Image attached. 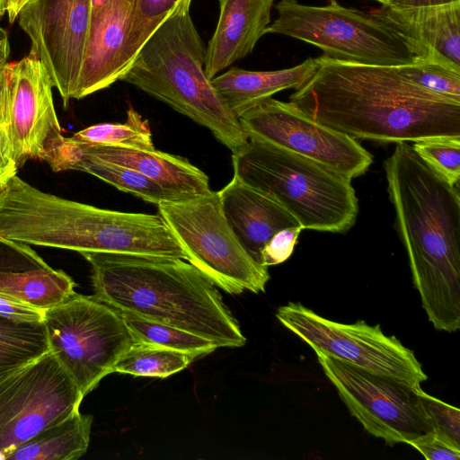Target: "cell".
<instances>
[{
    "instance_id": "obj_1",
    "label": "cell",
    "mask_w": 460,
    "mask_h": 460,
    "mask_svg": "<svg viewBox=\"0 0 460 460\" xmlns=\"http://www.w3.org/2000/svg\"><path fill=\"white\" fill-rule=\"evenodd\" d=\"M316 59L314 75L289 97L316 121L379 143L460 137V102L420 88L397 66Z\"/></svg>"
},
{
    "instance_id": "obj_2",
    "label": "cell",
    "mask_w": 460,
    "mask_h": 460,
    "mask_svg": "<svg viewBox=\"0 0 460 460\" xmlns=\"http://www.w3.org/2000/svg\"><path fill=\"white\" fill-rule=\"evenodd\" d=\"M387 190L412 279L438 331L460 327V195L406 142L385 161Z\"/></svg>"
},
{
    "instance_id": "obj_3",
    "label": "cell",
    "mask_w": 460,
    "mask_h": 460,
    "mask_svg": "<svg viewBox=\"0 0 460 460\" xmlns=\"http://www.w3.org/2000/svg\"><path fill=\"white\" fill-rule=\"evenodd\" d=\"M94 296L119 312L201 336L217 347L246 338L217 286L180 258L83 252Z\"/></svg>"
},
{
    "instance_id": "obj_4",
    "label": "cell",
    "mask_w": 460,
    "mask_h": 460,
    "mask_svg": "<svg viewBox=\"0 0 460 460\" xmlns=\"http://www.w3.org/2000/svg\"><path fill=\"white\" fill-rule=\"evenodd\" d=\"M0 238L80 252L186 255L159 214L122 212L44 192L15 175L0 190Z\"/></svg>"
},
{
    "instance_id": "obj_5",
    "label": "cell",
    "mask_w": 460,
    "mask_h": 460,
    "mask_svg": "<svg viewBox=\"0 0 460 460\" xmlns=\"http://www.w3.org/2000/svg\"><path fill=\"white\" fill-rule=\"evenodd\" d=\"M182 0L146 40L120 77L206 127L232 153L248 141L205 73L206 47Z\"/></svg>"
},
{
    "instance_id": "obj_6",
    "label": "cell",
    "mask_w": 460,
    "mask_h": 460,
    "mask_svg": "<svg viewBox=\"0 0 460 460\" xmlns=\"http://www.w3.org/2000/svg\"><path fill=\"white\" fill-rule=\"evenodd\" d=\"M232 163L234 174L275 199L303 229L345 233L356 222L351 180L319 163L254 138L233 153Z\"/></svg>"
},
{
    "instance_id": "obj_7",
    "label": "cell",
    "mask_w": 460,
    "mask_h": 460,
    "mask_svg": "<svg viewBox=\"0 0 460 460\" xmlns=\"http://www.w3.org/2000/svg\"><path fill=\"white\" fill-rule=\"evenodd\" d=\"M278 18L266 33L283 34L320 48L337 60L377 66H402L416 56L395 31L371 12L339 4L324 6L281 0Z\"/></svg>"
},
{
    "instance_id": "obj_8",
    "label": "cell",
    "mask_w": 460,
    "mask_h": 460,
    "mask_svg": "<svg viewBox=\"0 0 460 460\" xmlns=\"http://www.w3.org/2000/svg\"><path fill=\"white\" fill-rule=\"evenodd\" d=\"M186 261L230 295L244 290L264 292L268 268L244 250L223 213L218 192L213 190L157 206Z\"/></svg>"
},
{
    "instance_id": "obj_9",
    "label": "cell",
    "mask_w": 460,
    "mask_h": 460,
    "mask_svg": "<svg viewBox=\"0 0 460 460\" xmlns=\"http://www.w3.org/2000/svg\"><path fill=\"white\" fill-rule=\"evenodd\" d=\"M42 323L49 351L84 397L134 342L120 313L94 296L75 292L46 309Z\"/></svg>"
},
{
    "instance_id": "obj_10",
    "label": "cell",
    "mask_w": 460,
    "mask_h": 460,
    "mask_svg": "<svg viewBox=\"0 0 460 460\" xmlns=\"http://www.w3.org/2000/svg\"><path fill=\"white\" fill-rule=\"evenodd\" d=\"M276 317L315 352L366 370L388 376L414 387L428 379L412 350L380 325L364 321L341 323L326 319L300 303L280 306Z\"/></svg>"
},
{
    "instance_id": "obj_11",
    "label": "cell",
    "mask_w": 460,
    "mask_h": 460,
    "mask_svg": "<svg viewBox=\"0 0 460 460\" xmlns=\"http://www.w3.org/2000/svg\"><path fill=\"white\" fill-rule=\"evenodd\" d=\"M315 353L349 411L369 434L393 446L432 431L419 397L420 386Z\"/></svg>"
},
{
    "instance_id": "obj_12",
    "label": "cell",
    "mask_w": 460,
    "mask_h": 460,
    "mask_svg": "<svg viewBox=\"0 0 460 460\" xmlns=\"http://www.w3.org/2000/svg\"><path fill=\"white\" fill-rule=\"evenodd\" d=\"M79 389L49 350L0 377V457L79 410Z\"/></svg>"
},
{
    "instance_id": "obj_13",
    "label": "cell",
    "mask_w": 460,
    "mask_h": 460,
    "mask_svg": "<svg viewBox=\"0 0 460 460\" xmlns=\"http://www.w3.org/2000/svg\"><path fill=\"white\" fill-rule=\"evenodd\" d=\"M238 120L248 138L303 155L349 180L364 174L373 162L355 138L316 121L290 102L268 98Z\"/></svg>"
},
{
    "instance_id": "obj_14",
    "label": "cell",
    "mask_w": 460,
    "mask_h": 460,
    "mask_svg": "<svg viewBox=\"0 0 460 460\" xmlns=\"http://www.w3.org/2000/svg\"><path fill=\"white\" fill-rule=\"evenodd\" d=\"M92 16L91 0H31L18 14L28 56L46 67L66 107L75 99Z\"/></svg>"
},
{
    "instance_id": "obj_15",
    "label": "cell",
    "mask_w": 460,
    "mask_h": 460,
    "mask_svg": "<svg viewBox=\"0 0 460 460\" xmlns=\"http://www.w3.org/2000/svg\"><path fill=\"white\" fill-rule=\"evenodd\" d=\"M4 79L17 167L31 158L46 161L64 137L48 70L39 59L27 56L6 64Z\"/></svg>"
},
{
    "instance_id": "obj_16",
    "label": "cell",
    "mask_w": 460,
    "mask_h": 460,
    "mask_svg": "<svg viewBox=\"0 0 460 460\" xmlns=\"http://www.w3.org/2000/svg\"><path fill=\"white\" fill-rule=\"evenodd\" d=\"M137 0H110L91 16L75 99L79 100L119 80L140 51L132 39Z\"/></svg>"
},
{
    "instance_id": "obj_17",
    "label": "cell",
    "mask_w": 460,
    "mask_h": 460,
    "mask_svg": "<svg viewBox=\"0 0 460 460\" xmlns=\"http://www.w3.org/2000/svg\"><path fill=\"white\" fill-rule=\"evenodd\" d=\"M217 192L231 229L248 254L261 265V251L277 232L301 226L275 199L245 183L235 174Z\"/></svg>"
},
{
    "instance_id": "obj_18",
    "label": "cell",
    "mask_w": 460,
    "mask_h": 460,
    "mask_svg": "<svg viewBox=\"0 0 460 460\" xmlns=\"http://www.w3.org/2000/svg\"><path fill=\"white\" fill-rule=\"evenodd\" d=\"M395 31L417 58L444 57L460 66V0L439 5L370 11Z\"/></svg>"
},
{
    "instance_id": "obj_19",
    "label": "cell",
    "mask_w": 460,
    "mask_h": 460,
    "mask_svg": "<svg viewBox=\"0 0 460 460\" xmlns=\"http://www.w3.org/2000/svg\"><path fill=\"white\" fill-rule=\"evenodd\" d=\"M274 0H219L215 32L206 48L204 69L209 80L254 49L270 24Z\"/></svg>"
},
{
    "instance_id": "obj_20",
    "label": "cell",
    "mask_w": 460,
    "mask_h": 460,
    "mask_svg": "<svg viewBox=\"0 0 460 460\" xmlns=\"http://www.w3.org/2000/svg\"><path fill=\"white\" fill-rule=\"evenodd\" d=\"M83 154L134 169L166 190L185 199L212 191L208 175L184 157L155 148L144 150L117 146L88 144L71 137Z\"/></svg>"
},
{
    "instance_id": "obj_21",
    "label": "cell",
    "mask_w": 460,
    "mask_h": 460,
    "mask_svg": "<svg viewBox=\"0 0 460 460\" xmlns=\"http://www.w3.org/2000/svg\"><path fill=\"white\" fill-rule=\"evenodd\" d=\"M316 58L279 70L250 71L232 67L211 83L229 110L238 118L257 103L287 89H298L316 72Z\"/></svg>"
},
{
    "instance_id": "obj_22",
    "label": "cell",
    "mask_w": 460,
    "mask_h": 460,
    "mask_svg": "<svg viewBox=\"0 0 460 460\" xmlns=\"http://www.w3.org/2000/svg\"><path fill=\"white\" fill-rule=\"evenodd\" d=\"M93 416L79 410L65 420L39 432L5 459L14 460H75L89 447Z\"/></svg>"
},
{
    "instance_id": "obj_23",
    "label": "cell",
    "mask_w": 460,
    "mask_h": 460,
    "mask_svg": "<svg viewBox=\"0 0 460 460\" xmlns=\"http://www.w3.org/2000/svg\"><path fill=\"white\" fill-rule=\"evenodd\" d=\"M75 283L61 270L50 266L18 271L0 270V292L46 310L75 293Z\"/></svg>"
},
{
    "instance_id": "obj_24",
    "label": "cell",
    "mask_w": 460,
    "mask_h": 460,
    "mask_svg": "<svg viewBox=\"0 0 460 460\" xmlns=\"http://www.w3.org/2000/svg\"><path fill=\"white\" fill-rule=\"evenodd\" d=\"M49 350L43 323L0 317V377Z\"/></svg>"
},
{
    "instance_id": "obj_25",
    "label": "cell",
    "mask_w": 460,
    "mask_h": 460,
    "mask_svg": "<svg viewBox=\"0 0 460 460\" xmlns=\"http://www.w3.org/2000/svg\"><path fill=\"white\" fill-rule=\"evenodd\" d=\"M195 357L172 349L134 341L117 360L113 373L164 378L185 369Z\"/></svg>"
},
{
    "instance_id": "obj_26",
    "label": "cell",
    "mask_w": 460,
    "mask_h": 460,
    "mask_svg": "<svg viewBox=\"0 0 460 460\" xmlns=\"http://www.w3.org/2000/svg\"><path fill=\"white\" fill-rule=\"evenodd\" d=\"M119 313L134 341L172 349L196 358L210 354L217 348L211 341L190 332L129 313Z\"/></svg>"
},
{
    "instance_id": "obj_27",
    "label": "cell",
    "mask_w": 460,
    "mask_h": 460,
    "mask_svg": "<svg viewBox=\"0 0 460 460\" xmlns=\"http://www.w3.org/2000/svg\"><path fill=\"white\" fill-rule=\"evenodd\" d=\"M408 81L435 95L460 102V66L444 57L417 58L398 66Z\"/></svg>"
},
{
    "instance_id": "obj_28",
    "label": "cell",
    "mask_w": 460,
    "mask_h": 460,
    "mask_svg": "<svg viewBox=\"0 0 460 460\" xmlns=\"http://www.w3.org/2000/svg\"><path fill=\"white\" fill-rule=\"evenodd\" d=\"M77 140L103 146H117L153 150L155 146L148 120L129 106L124 123H101L92 125L74 134Z\"/></svg>"
},
{
    "instance_id": "obj_29",
    "label": "cell",
    "mask_w": 460,
    "mask_h": 460,
    "mask_svg": "<svg viewBox=\"0 0 460 460\" xmlns=\"http://www.w3.org/2000/svg\"><path fill=\"white\" fill-rule=\"evenodd\" d=\"M417 155L449 183L460 179V137H434L411 146Z\"/></svg>"
},
{
    "instance_id": "obj_30",
    "label": "cell",
    "mask_w": 460,
    "mask_h": 460,
    "mask_svg": "<svg viewBox=\"0 0 460 460\" xmlns=\"http://www.w3.org/2000/svg\"><path fill=\"white\" fill-rule=\"evenodd\" d=\"M182 0H137L131 25L135 45L142 49Z\"/></svg>"
},
{
    "instance_id": "obj_31",
    "label": "cell",
    "mask_w": 460,
    "mask_h": 460,
    "mask_svg": "<svg viewBox=\"0 0 460 460\" xmlns=\"http://www.w3.org/2000/svg\"><path fill=\"white\" fill-rule=\"evenodd\" d=\"M418 394L432 431L460 447V410L429 395L420 387Z\"/></svg>"
},
{
    "instance_id": "obj_32",
    "label": "cell",
    "mask_w": 460,
    "mask_h": 460,
    "mask_svg": "<svg viewBox=\"0 0 460 460\" xmlns=\"http://www.w3.org/2000/svg\"><path fill=\"white\" fill-rule=\"evenodd\" d=\"M4 67L0 73V190L17 175L18 171L12 141Z\"/></svg>"
},
{
    "instance_id": "obj_33",
    "label": "cell",
    "mask_w": 460,
    "mask_h": 460,
    "mask_svg": "<svg viewBox=\"0 0 460 460\" xmlns=\"http://www.w3.org/2000/svg\"><path fill=\"white\" fill-rule=\"evenodd\" d=\"M48 266L30 245L0 238V270L18 271Z\"/></svg>"
},
{
    "instance_id": "obj_34",
    "label": "cell",
    "mask_w": 460,
    "mask_h": 460,
    "mask_svg": "<svg viewBox=\"0 0 460 460\" xmlns=\"http://www.w3.org/2000/svg\"><path fill=\"white\" fill-rule=\"evenodd\" d=\"M302 226H292L277 232L261 251V264L269 267L287 261L294 252Z\"/></svg>"
},
{
    "instance_id": "obj_35",
    "label": "cell",
    "mask_w": 460,
    "mask_h": 460,
    "mask_svg": "<svg viewBox=\"0 0 460 460\" xmlns=\"http://www.w3.org/2000/svg\"><path fill=\"white\" fill-rule=\"evenodd\" d=\"M408 445L417 449L427 460H458L460 447L430 431Z\"/></svg>"
},
{
    "instance_id": "obj_36",
    "label": "cell",
    "mask_w": 460,
    "mask_h": 460,
    "mask_svg": "<svg viewBox=\"0 0 460 460\" xmlns=\"http://www.w3.org/2000/svg\"><path fill=\"white\" fill-rule=\"evenodd\" d=\"M45 310L0 292V317L27 323H42Z\"/></svg>"
},
{
    "instance_id": "obj_37",
    "label": "cell",
    "mask_w": 460,
    "mask_h": 460,
    "mask_svg": "<svg viewBox=\"0 0 460 460\" xmlns=\"http://www.w3.org/2000/svg\"><path fill=\"white\" fill-rule=\"evenodd\" d=\"M458 0H387L386 5L395 8L420 7L439 5Z\"/></svg>"
},
{
    "instance_id": "obj_38",
    "label": "cell",
    "mask_w": 460,
    "mask_h": 460,
    "mask_svg": "<svg viewBox=\"0 0 460 460\" xmlns=\"http://www.w3.org/2000/svg\"><path fill=\"white\" fill-rule=\"evenodd\" d=\"M31 0H4V10L7 13L10 22H13L21 10Z\"/></svg>"
},
{
    "instance_id": "obj_39",
    "label": "cell",
    "mask_w": 460,
    "mask_h": 460,
    "mask_svg": "<svg viewBox=\"0 0 460 460\" xmlns=\"http://www.w3.org/2000/svg\"><path fill=\"white\" fill-rule=\"evenodd\" d=\"M10 54V46L8 36L3 39H0V73L8 63V58Z\"/></svg>"
},
{
    "instance_id": "obj_40",
    "label": "cell",
    "mask_w": 460,
    "mask_h": 460,
    "mask_svg": "<svg viewBox=\"0 0 460 460\" xmlns=\"http://www.w3.org/2000/svg\"><path fill=\"white\" fill-rule=\"evenodd\" d=\"M110 0H91L92 14L102 9Z\"/></svg>"
},
{
    "instance_id": "obj_41",
    "label": "cell",
    "mask_w": 460,
    "mask_h": 460,
    "mask_svg": "<svg viewBox=\"0 0 460 460\" xmlns=\"http://www.w3.org/2000/svg\"><path fill=\"white\" fill-rule=\"evenodd\" d=\"M4 13V0H0V18L3 16Z\"/></svg>"
},
{
    "instance_id": "obj_42",
    "label": "cell",
    "mask_w": 460,
    "mask_h": 460,
    "mask_svg": "<svg viewBox=\"0 0 460 460\" xmlns=\"http://www.w3.org/2000/svg\"><path fill=\"white\" fill-rule=\"evenodd\" d=\"M7 37V32L0 27V39Z\"/></svg>"
},
{
    "instance_id": "obj_43",
    "label": "cell",
    "mask_w": 460,
    "mask_h": 460,
    "mask_svg": "<svg viewBox=\"0 0 460 460\" xmlns=\"http://www.w3.org/2000/svg\"><path fill=\"white\" fill-rule=\"evenodd\" d=\"M332 1H335V0H330V2ZM374 1H376L378 3H380L381 4H386L387 3V0H374Z\"/></svg>"
}]
</instances>
